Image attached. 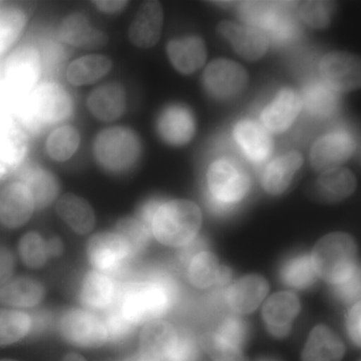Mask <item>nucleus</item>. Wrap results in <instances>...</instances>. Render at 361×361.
Wrapping results in <instances>:
<instances>
[{"label":"nucleus","instance_id":"f257e3e1","mask_svg":"<svg viewBox=\"0 0 361 361\" xmlns=\"http://www.w3.org/2000/svg\"><path fill=\"white\" fill-rule=\"evenodd\" d=\"M175 291L170 278L157 275L129 285L120 297L118 310L134 325L154 322L171 307Z\"/></svg>","mask_w":361,"mask_h":361},{"label":"nucleus","instance_id":"f03ea898","mask_svg":"<svg viewBox=\"0 0 361 361\" xmlns=\"http://www.w3.org/2000/svg\"><path fill=\"white\" fill-rule=\"evenodd\" d=\"M202 224L200 208L188 200L161 203L152 220L149 230L168 246L183 247L196 238Z\"/></svg>","mask_w":361,"mask_h":361},{"label":"nucleus","instance_id":"7ed1b4c3","mask_svg":"<svg viewBox=\"0 0 361 361\" xmlns=\"http://www.w3.org/2000/svg\"><path fill=\"white\" fill-rule=\"evenodd\" d=\"M356 244L345 233H332L317 242L311 262L317 276L334 285L341 283L358 269Z\"/></svg>","mask_w":361,"mask_h":361},{"label":"nucleus","instance_id":"20e7f679","mask_svg":"<svg viewBox=\"0 0 361 361\" xmlns=\"http://www.w3.org/2000/svg\"><path fill=\"white\" fill-rule=\"evenodd\" d=\"M73 109V99L63 87L44 84L28 94L21 118L28 129L39 130L66 120Z\"/></svg>","mask_w":361,"mask_h":361},{"label":"nucleus","instance_id":"39448f33","mask_svg":"<svg viewBox=\"0 0 361 361\" xmlns=\"http://www.w3.org/2000/svg\"><path fill=\"white\" fill-rule=\"evenodd\" d=\"M141 144L133 130L123 127L104 130L94 142L97 161L111 172H125L139 160Z\"/></svg>","mask_w":361,"mask_h":361},{"label":"nucleus","instance_id":"423d86ee","mask_svg":"<svg viewBox=\"0 0 361 361\" xmlns=\"http://www.w3.org/2000/svg\"><path fill=\"white\" fill-rule=\"evenodd\" d=\"M207 180L211 198L232 207L243 200L251 188L246 171L228 159L214 161L209 168Z\"/></svg>","mask_w":361,"mask_h":361},{"label":"nucleus","instance_id":"0eeeda50","mask_svg":"<svg viewBox=\"0 0 361 361\" xmlns=\"http://www.w3.org/2000/svg\"><path fill=\"white\" fill-rule=\"evenodd\" d=\"M203 82L207 92L215 99H233L245 90L248 73L235 61L218 59L207 66Z\"/></svg>","mask_w":361,"mask_h":361},{"label":"nucleus","instance_id":"6e6552de","mask_svg":"<svg viewBox=\"0 0 361 361\" xmlns=\"http://www.w3.org/2000/svg\"><path fill=\"white\" fill-rule=\"evenodd\" d=\"M59 327L66 341L82 348H99L108 341L106 325L87 311H68L61 317Z\"/></svg>","mask_w":361,"mask_h":361},{"label":"nucleus","instance_id":"1a4fd4ad","mask_svg":"<svg viewBox=\"0 0 361 361\" xmlns=\"http://www.w3.org/2000/svg\"><path fill=\"white\" fill-rule=\"evenodd\" d=\"M319 70L327 85L336 92H349L360 87V59L355 54L329 52L320 61Z\"/></svg>","mask_w":361,"mask_h":361},{"label":"nucleus","instance_id":"9d476101","mask_svg":"<svg viewBox=\"0 0 361 361\" xmlns=\"http://www.w3.org/2000/svg\"><path fill=\"white\" fill-rule=\"evenodd\" d=\"M353 137L346 132H334L318 139L310 151V163L317 172L341 167L355 153Z\"/></svg>","mask_w":361,"mask_h":361},{"label":"nucleus","instance_id":"9b49d317","mask_svg":"<svg viewBox=\"0 0 361 361\" xmlns=\"http://www.w3.org/2000/svg\"><path fill=\"white\" fill-rule=\"evenodd\" d=\"M90 264L102 272H115L132 257L127 243L116 233H101L90 240Z\"/></svg>","mask_w":361,"mask_h":361},{"label":"nucleus","instance_id":"f8f14e48","mask_svg":"<svg viewBox=\"0 0 361 361\" xmlns=\"http://www.w3.org/2000/svg\"><path fill=\"white\" fill-rule=\"evenodd\" d=\"M217 30L231 44L235 52L247 61H258L268 51L267 37L258 28L225 20L219 23Z\"/></svg>","mask_w":361,"mask_h":361},{"label":"nucleus","instance_id":"ddd939ff","mask_svg":"<svg viewBox=\"0 0 361 361\" xmlns=\"http://www.w3.org/2000/svg\"><path fill=\"white\" fill-rule=\"evenodd\" d=\"M40 70V58L37 49L32 47H23L7 59L4 73L13 89L28 92L37 85Z\"/></svg>","mask_w":361,"mask_h":361},{"label":"nucleus","instance_id":"4468645a","mask_svg":"<svg viewBox=\"0 0 361 361\" xmlns=\"http://www.w3.org/2000/svg\"><path fill=\"white\" fill-rule=\"evenodd\" d=\"M300 310V300L292 292H279L271 296L262 311L268 331L278 338L288 336Z\"/></svg>","mask_w":361,"mask_h":361},{"label":"nucleus","instance_id":"2eb2a0df","mask_svg":"<svg viewBox=\"0 0 361 361\" xmlns=\"http://www.w3.org/2000/svg\"><path fill=\"white\" fill-rule=\"evenodd\" d=\"M302 106V97L295 90L289 87L280 90L261 114L263 127L278 134L285 132L296 120Z\"/></svg>","mask_w":361,"mask_h":361},{"label":"nucleus","instance_id":"dca6fc26","mask_svg":"<svg viewBox=\"0 0 361 361\" xmlns=\"http://www.w3.org/2000/svg\"><path fill=\"white\" fill-rule=\"evenodd\" d=\"M35 208L32 194L23 183H13L0 191V222L6 227L25 224Z\"/></svg>","mask_w":361,"mask_h":361},{"label":"nucleus","instance_id":"f3484780","mask_svg":"<svg viewBox=\"0 0 361 361\" xmlns=\"http://www.w3.org/2000/svg\"><path fill=\"white\" fill-rule=\"evenodd\" d=\"M163 23L164 13L160 2H145L130 25V42L142 49L153 47L160 40Z\"/></svg>","mask_w":361,"mask_h":361},{"label":"nucleus","instance_id":"a211bd4d","mask_svg":"<svg viewBox=\"0 0 361 361\" xmlns=\"http://www.w3.org/2000/svg\"><path fill=\"white\" fill-rule=\"evenodd\" d=\"M268 292L269 284L264 277L248 275L235 282L228 289L226 299L232 310L246 314L257 310Z\"/></svg>","mask_w":361,"mask_h":361},{"label":"nucleus","instance_id":"6ab92c4d","mask_svg":"<svg viewBox=\"0 0 361 361\" xmlns=\"http://www.w3.org/2000/svg\"><path fill=\"white\" fill-rule=\"evenodd\" d=\"M158 132L161 139L174 146H183L191 141L196 132V122L189 109L171 106L161 114Z\"/></svg>","mask_w":361,"mask_h":361},{"label":"nucleus","instance_id":"aec40b11","mask_svg":"<svg viewBox=\"0 0 361 361\" xmlns=\"http://www.w3.org/2000/svg\"><path fill=\"white\" fill-rule=\"evenodd\" d=\"M235 141L251 161H262L273 151V140L267 130L255 121L244 120L235 126Z\"/></svg>","mask_w":361,"mask_h":361},{"label":"nucleus","instance_id":"412c9836","mask_svg":"<svg viewBox=\"0 0 361 361\" xmlns=\"http://www.w3.org/2000/svg\"><path fill=\"white\" fill-rule=\"evenodd\" d=\"M176 330L163 320L149 322L140 339V355L148 361H165L177 339Z\"/></svg>","mask_w":361,"mask_h":361},{"label":"nucleus","instance_id":"4be33fe9","mask_svg":"<svg viewBox=\"0 0 361 361\" xmlns=\"http://www.w3.org/2000/svg\"><path fill=\"white\" fill-rule=\"evenodd\" d=\"M167 51L171 63L176 70L184 75H191L205 63V42L196 35L171 40Z\"/></svg>","mask_w":361,"mask_h":361},{"label":"nucleus","instance_id":"5701e85b","mask_svg":"<svg viewBox=\"0 0 361 361\" xmlns=\"http://www.w3.org/2000/svg\"><path fill=\"white\" fill-rule=\"evenodd\" d=\"M59 35L66 44L84 49H99L108 42L106 35L90 25L89 18L82 13L68 16L59 27Z\"/></svg>","mask_w":361,"mask_h":361},{"label":"nucleus","instance_id":"b1692460","mask_svg":"<svg viewBox=\"0 0 361 361\" xmlns=\"http://www.w3.org/2000/svg\"><path fill=\"white\" fill-rule=\"evenodd\" d=\"M302 164L303 157L297 151L289 152L271 161L262 176V186L265 191L271 195L284 193Z\"/></svg>","mask_w":361,"mask_h":361},{"label":"nucleus","instance_id":"393cba45","mask_svg":"<svg viewBox=\"0 0 361 361\" xmlns=\"http://www.w3.org/2000/svg\"><path fill=\"white\" fill-rule=\"evenodd\" d=\"M26 153L25 133L13 123H0V179L18 167Z\"/></svg>","mask_w":361,"mask_h":361},{"label":"nucleus","instance_id":"a878e982","mask_svg":"<svg viewBox=\"0 0 361 361\" xmlns=\"http://www.w3.org/2000/svg\"><path fill=\"white\" fill-rule=\"evenodd\" d=\"M87 106L99 120L104 122L118 120L126 111L125 90L118 84L101 85L90 94Z\"/></svg>","mask_w":361,"mask_h":361},{"label":"nucleus","instance_id":"bb28decb","mask_svg":"<svg viewBox=\"0 0 361 361\" xmlns=\"http://www.w3.org/2000/svg\"><path fill=\"white\" fill-rule=\"evenodd\" d=\"M231 275L230 268L221 265L218 258L210 252H200L189 263L190 281L198 288L228 283Z\"/></svg>","mask_w":361,"mask_h":361},{"label":"nucleus","instance_id":"cd10ccee","mask_svg":"<svg viewBox=\"0 0 361 361\" xmlns=\"http://www.w3.org/2000/svg\"><path fill=\"white\" fill-rule=\"evenodd\" d=\"M345 353L343 342L325 325L311 331L302 353L303 361H341Z\"/></svg>","mask_w":361,"mask_h":361},{"label":"nucleus","instance_id":"c85d7f7f","mask_svg":"<svg viewBox=\"0 0 361 361\" xmlns=\"http://www.w3.org/2000/svg\"><path fill=\"white\" fill-rule=\"evenodd\" d=\"M44 296V286L37 280L20 277L0 287V304L16 307H32Z\"/></svg>","mask_w":361,"mask_h":361},{"label":"nucleus","instance_id":"c756f323","mask_svg":"<svg viewBox=\"0 0 361 361\" xmlns=\"http://www.w3.org/2000/svg\"><path fill=\"white\" fill-rule=\"evenodd\" d=\"M316 189L325 201L343 200L355 191V175L346 168L331 169L322 173L316 183Z\"/></svg>","mask_w":361,"mask_h":361},{"label":"nucleus","instance_id":"7c9ffc66","mask_svg":"<svg viewBox=\"0 0 361 361\" xmlns=\"http://www.w3.org/2000/svg\"><path fill=\"white\" fill-rule=\"evenodd\" d=\"M59 215L78 234H87L94 225V210L85 199L66 194L56 206Z\"/></svg>","mask_w":361,"mask_h":361},{"label":"nucleus","instance_id":"2f4dec72","mask_svg":"<svg viewBox=\"0 0 361 361\" xmlns=\"http://www.w3.org/2000/svg\"><path fill=\"white\" fill-rule=\"evenodd\" d=\"M20 183H23L32 194L33 203L37 208L49 206L58 196V180L54 175L44 169H27L21 176Z\"/></svg>","mask_w":361,"mask_h":361},{"label":"nucleus","instance_id":"473e14b6","mask_svg":"<svg viewBox=\"0 0 361 361\" xmlns=\"http://www.w3.org/2000/svg\"><path fill=\"white\" fill-rule=\"evenodd\" d=\"M115 294L116 287L113 280L103 272L92 271L82 282L80 298L87 307L104 310L113 302Z\"/></svg>","mask_w":361,"mask_h":361},{"label":"nucleus","instance_id":"72a5a7b5","mask_svg":"<svg viewBox=\"0 0 361 361\" xmlns=\"http://www.w3.org/2000/svg\"><path fill=\"white\" fill-rule=\"evenodd\" d=\"M111 61L102 54L84 56L71 63L66 71L71 84L84 85L94 84L111 71Z\"/></svg>","mask_w":361,"mask_h":361},{"label":"nucleus","instance_id":"f704fd0d","mask_svg":"<svg viewBox=\"0 0 361 361\" xmlns=\"http://www.w3.org/2000/svg\"><path fill=\"white\" fill-rule=\"evenodd\" d=\"M286 2L245 1L240 2L238 11L242 20L248 25L264 30H275L281 25L280 9Z\"/></svg>","mask_w":361,"mask_h":361},{"label":"nucleus","instance_id":"c9c22d12","mask_svg":"<svg viewBox=\"0 0 361 361\" xmlns=\"http://www.w3.org/2000/svg\"><path fill=\"white\" fill-rule=\"evenodd\" d=\"M314 267L308 254H299L284 263L281 278L285 284L297 289H305L314 283Z\"/></svg>","mask_w":361,"mask_h":361},{"label":"nucleus","instance_id":"e433bc0d","mask_svg":"<svg viewBox=\"0 0 361 361\" xmlns=\"http://www.w3.org/2000/svg\"><path fill=\"white\" fill-rule=\"evenodd\" d=\"M30 329V316L20 311L0 310V346L20 341Z\"/></svg>","mask_w":361,"mask_h":361},{"label":"nucleus","instance_id":"4c0bfd02","mask_svg":"<svg viewBox=\"0 0 361 361\" xmlns=\"http://www.w3.org/2000/svg\"><path fill=\"white\" fill-rule=\"evenodd\" d=\"M80 142L78 130L71 126H63L49 135L47 149L54 160L63 161L77 152Z\"/></svg>","mask_w":361,"mask_h":361},{"label":"nucleus","instance_id":"58836bf2","mask_svg":"<svg viewBox=\"0 0 361 361\" xmlns=\"http://www.w3.org/2000/svg\"><path fill=\"white\" fill-rule=\"evenodd\" d=\"M26 16L14 7L0 8V54L16 42L25 30Z\"/></svg>","mask_w":361,"mask_h":361},{"label":"nucleus","instance_id":"ea45409f","mask_svg":"<svg viewBox=\"0 0 361 361\" xmlns=\"http://www.w3.org/2000/svg\"><path fill=\"white\" fill-rule=\"evenodd\" d=\"M304 104L313 115L327 116L336 110L338 97L336 90L329 85L314 84L308 87L304 92Z\"/></svg>","mask_w":361,"mask_h":361},{"label":"nucleus","instance_id":"a19ab883","mask_svg":"<svg viewBox=\"0 0 361 361\" xmlns=\"http://www.w3.org/2000/svg\"><path fill=\"white\" fill-rule=\"evenodd\" d=\"M116 233L127 243L132 257L141 253L148 246L149 229L141 220L133 218L121 220L116 224Z\"/></svg>","mask_w":361,"mask_h":361},{"label":"nucleus","instance_id":"79ce46f5","mask_svg":"<svg viewBox=\"0 0 361 361\" xmlns=\"http://www.w3.org/2000/svg\"><path fill=\"white\" fill-rule=\"evenodd\" d=\"M20 253L23 262L32 268L42 267L51 257L47 242L35 232L28 233L20 240Z\"/></svg>","mask_w":361,"mask_h":361},{"label":"nucleus","instance_id":"37998d69","mask_svg":"<svg viewBox=\"0 0 361 361\" xmlns=\"http://www.w3.org/2000/svg\"><path fill=\"white\" fill-rule=\"evenodd\" d=\"M202 346L214 361H247L241 348L223 341L216 334L204 336Z\"/></svg>","mask_w":361,"mask_h":361},{"label":"nucleus","instance_id":"c03bdc74","mask_svg":"<svg viewBox=\"0 0 361 361\" xmlns=\"http://www.w3.org/2000/svg\"><path fill=\"white\" fill-rule=\"evenodd\" d=\"M334 6L330 2L305 1L300 4L299 14L306 25L317 30L327 27L331 23Z\"/></svg>","mask_w":361,"mask_h":361},{"label":"nucleus","instance_id":"a18cd8bd","mask_svg":"<svg viewBox=\"0 0 361 361\" xmlns=\"http://www.w3.org/2000/svg\"><path fill=\"white\" fill-rule=\"evenodd\" d=\"M215 334L223 341L229 342L233 345L241 348L245 343L248 332H247L245 322L242 320L241 318L232 316V317H228L222 322V324L218 329V331Z\"/></svg>","mask_w":361,"mask_h":361},{"label":"nucleus","instance_id":"49530a36","mask_svg":"<svg viewBox=\"0 0 361 361\" xmlns=\"http://www.w3.org/2000/svg\"><path fill=\"white\" fill-rule=\"evenodd\" d=\"M104 325L108 339L113 342H123L129 338L135 326L120 310L111 312L106 319V324Z\"/></svg>","mask_w":361,"mask_h":361},{"label":"nucleus","instance_id":"de8ad7c7","mask_svg":"<svg viewBox=\"0 0 361 361\" xmlns=\"http://www.w3.org/2000/svg\"><path fill=\"white\" fill-rule=\"evenodd\" d=\"M199 350L193 337L183 334L178 336L165 361H197Z\"/></svg>","mask_w":361,"mask_h":361},{"label":"nucleus","instance_id":"09e8293b","mask_svg":"<svg viewBox=\"0 0 361 361\" xmlns=\"http://www.w3.org/2000/svg\"><path fill=\"white\" fill-rule=\"evenodd\" d=\"M334 290L336 295L345 302L357 300L360 293V268L348 279L344 280L341 283L334 285Z\"/></svg>","mask_w":361,"mask_h":361},{"label":"nucleus","instance_id":"8fccbe9b","mask_svg":"<svg viewBox=\"0 0 361 361\" xmlns=\"http://www.w3.org/2000/svg\"><path fill=\"white\" fill-rule=\"evenodd\" d=\"M14 259L11 252L0 246V286L8 281L13 273Z\"/></svg>","mask_w":361,"mask_h":361},{"label":"nucleus","instance_id":"3c124183","mask_svg":"<svg viewBox=\"0 0 361 361\" xmlns=\"http://www.w3.org/2000/svg\"><path fill=\"white\" fill-rule=\"evenodd\" d=\"M348 329L351 339L357 345L360 344V303L356 302L349 310L348 315Z\"/></svg>","mask_w":361,"mask_h":361},{"label":"nucleus","instance_id":"603ef678","mask_svg":"<svg viewBox=\"0 0 361 361\" xmlns=\"http://www.w3.org/2000/svg\"><path fill=\"white\" fill-rule=\"evenodd\" d=\"M163 203L158 199H154V200L149 201L141 210V218L142 222L149 229L151 226L152 220H153L154 215H155L156 211L158 210L159 207Z\"/></svg>","mask_w":361,"mask_h":361},{"label":"nucleus","instance_id":"864d4df0","mask_svg":"<svg viewBox=\"0 0 361 361\" xmlns=\"http://www.w3.org/2000/svg\"><path fill=\"white\" fill-rule=\"evenodd\" d=\"M97 8L106 13H116L123 11L127 6L128 1H114V0H106V1H94Z\"/></svg>","mask_w":361,"mask_h":361},{"label":"nucleus","instance_id":"5fc2aeb1","mask_svg":"<svg viewBox=\"0 0 361 361\" xmlns=\"http://www.w3.org/2000/svg\"><path fill=\"white\" fill-rule=\"evenodd\" d=\"M47 247H49V256H59L63 252V245L61 239L54 237L47 241Z\"/></svg>","mask_w":361,"mask_h":361},{"label":"nucleus","instance_id":"6e6d98bb","mask_svg":"<svg viewBox=\"0 0 361 361\" xmlns=\"http://www.w3.org/2000/svg\"><path fill=\"white\" fill-rule=\"evenodd\" d=\"M63 361H87L82 356L77 355V353H70L66 356Z\"/></svg>","mask_w":361,"mask_h":361},{"label":"nucleus","instance_id":"4d7b16f0","mask_svg":"<svg viewBox=\"0 0 361 361\" xmlns=\"http://www.w3.org/2000/svg\"><path fill=\"white\" fill-rule=\"evenodd\" d=\"M125 361H148L146 360V358L144 357V356L140 355H133L132 357L128 358L127 360Z\"/></svg>","mask_w":361,"mask_h":361},{"label":"nucleus","instance_id":"13d9d810","mask_svg":"<svg viewBox=\"0 0 361 361\" xmlns=\"http://www.w3.org/2000/svg\"><path fill=\"white\" fill-rule=\"evenodd\" d=\"M258 361H278L276 360H273V358H262V360Z\"/></svg>","mask_w":361,"mask_h":361},{"label":"nucleus","instance_id":"bf43d9fd","mask_svg":"<svg viewBox=\"0 0 361 361\" xmlns=\"http://www.w3.org/2000/svg\"><path fill=\"white\" fill-rule=\"evenodd\" d=\"M0 361H16V360H0Z\"/></svg>","mask_w":361,"mask_h":361}]
</instances>
